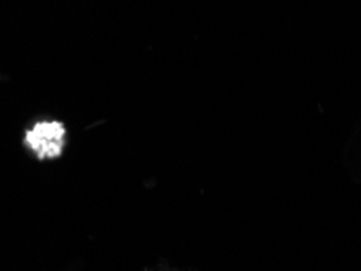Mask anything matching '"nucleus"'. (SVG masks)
Instances as JSON below:
<instances>
[{"mask_svg":"<svg viewBox=\"0 0 361 271\" xmlns=\"http://www.w3.org/2000/svg\"><path fill=\"white\" fill-rule=\"evenodd\" d=\"M66 129L61 122H38L33 130L25 135V143L39 159L57 158L62 155Z\"/></svg>","mask_w":361,"mask_h":271,"instance_id":"obj_1","label":"nucleus"}]
</instances>
